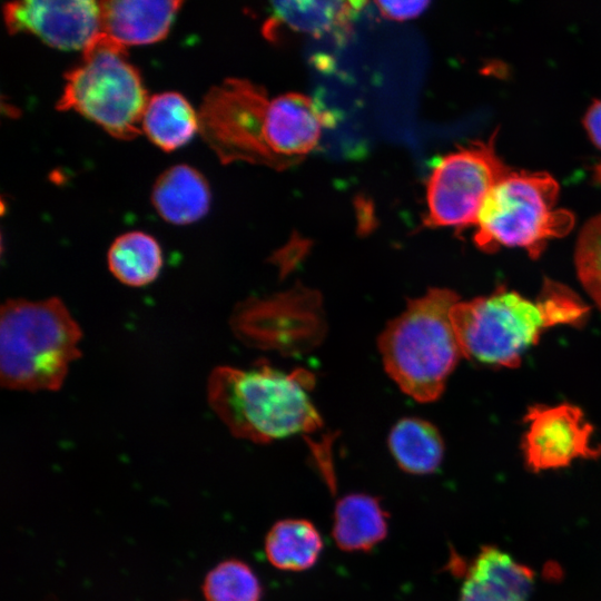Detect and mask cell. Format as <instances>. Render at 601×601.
Returning a JSON list of instances; mask_svg holds the SVG:
<instances>
[{
	"label": "cell",
	"instance_id": "8fae6325",
	"mask_svg": "<svg viewBox=\"0 0 601 601\" xmlns=\"http://www.w3.org/2000/svg\"><path fill=\"white\" fill-rule=\"evenodd\" d=\"M533 583L531 569L484 546L466 568L457 601H528Z\"/></svg>",
	"mask_w": 601,
	"mask_h": 601
},
{
	"label": "cell",
	"instance_id": "ac0fdd59",
	"mask_svg": "<svg viewBox=\"0 0 601 601\" xmlns=\"http://www.w3.org/2000/svg\"><path fill=\"white\" fill-rule=\"evenodd\" d=\"M388 447L397 465L407 473L424 475L442 463L444 443L430 422L407 417L398 421L388 435Z\"/></svg>",
	"mask_w": 601,
	"mask_h": 601
},
{
	"label": "cell",
	"instance_id": "9a60e30c",
	"mask_svg": "<svg viewBox=\"0 0 601 601\" xmlns=\"http://www.w3.org/2000/svg\"><path fill=\"white\" fill-rule=\"evenodd\" d=\"M333 516V539L345 552L371 551L387 535V512L373 495L352 493L341 497Z\"/></svg>",
	"mask_w": 601,
	"mask_h": 601
},
{
	"label": "cell",
	"instance_id": "7c38bea8",
	"mask_svg": "<svg viewBox=\"0 0 601 601\" xmlns=\"http://www.w3.org/2000/svg\"><path fill=\"white\" fill-rule=\"evenodd\" d=\"M181 1H99L100 31L125 47L148 45L164 39Z\"/></svg>",
	"mask_w": 601,
	"mask_h": 601
},
{
	"label": "cell",
	"instance_id": "cb8c5ba5",
	"mask_svg": "<svg viewBox=\"0 0 601 601\" xmlns=\"http://www.w3.org/2000/svg\"><path fill=\"white\" fill-rule=\"evenodd\" d=\"M597 179L601 183V162L595 168Z\"/></svg>",
	"mask_w": 601,
	"mask_h": 601
},
{
	"label": "cell",
	"instance_id": "9c48e42d",
	"mask_svg": "<svg viewBox=\"0 0 601 601\" xmlns=\"http://www.w3.org/2000/svg\"><path fill=\"white\" fill-rule=\"evenodd\" d=\"M525 421L529 430L523 452L526 465L534 472L561 469L577 459L601 454V447L592 443L593 427L577 406H533Z\"/></svg>",
	"mask_w": 601,
	"mask_h": 601
},
{
	"label": "cell",
	"instance_id": "6da1fadb",
	"mask_svg": "<svg viewBox=\"0 0 601 601\" xmlns=\"http://www.w3.org/2000/svg\"><path fill=\"white\" fill-rule=\"evenodd\" d=\"M198 119L203 139L221 162L273 169L300 162L334 122V116L309 96L287 92L269 98L265 88L240 78L213 87Z\"/></svg>",
	"mask_w": 601,
	"mask_h": 601
},
{
	"label": "cell",
	"instance_id": "5b68a950",
	"mask_svg": "<svg viewBox=\"0 0 601 601\" xmlns=\"http://www.w3.org/2000/svg\"><path fill=\"white\" fill-rule=\"evenodd\" d=\"M459 296L432 288L411 300L383 331L378 346L384 367L400 388L418 402L443 393L462 349L452 323Z\"/></svg>",
	"mask_w": 601,
	"mask_h": 601
},
{
	"label": "cell",
	"instance_id": "52a82bcc",
	"mask_svg": "<svg viewBox=\"0 0 601 601\" xmlns=\"http://www.w3.org/2000/svg\"><path fill=\"white\" fill-rule=\"evenodd\" d=\"M65 79L57 109L75 110L117 139L131 140L140 134L149 98L124 45L98 33Z\"/></svg>",
	"mask_w": 601,
	"mask_h": 601
},
{
	"label": "cell",
	"instance_id": "d6986e66",
	"mask_svg": "<svg viewBox=\"0 0 601 601\" xmlns=\"http://www.w3.org/2000/svg\"><path fill=\"white\" fill-rule=\"evenodd\" d=\"M110 273L121 284L142 287L152 283L162 267L158 242L144 231H128L118 236L107 254Z\"/></svg>",
	"mask_w": 601,
	"mask_h": 601
},
{
	"label": "cell",
	"instance_id": "8992f818",
	"mask_svg": "<svg viewBox=\"0 0 601 601\" xmlns=\"http://www.w3.org/2000/svg\"><path fill=\"white\" fill-rule=\"evenodd\" d=\"M560 186L546 171L510 170L489 193L476 221L474 242L485 252L502 246L538 258L551 238L566 235L573 214L558 208Z\"/></svg>",
	"mask_w": 601,
	"mask_h": 601
},
{
	"label": "cell",
	"instance_id": "44dd1931",
	"mask_svg": "<svg viewBox=\"0 0 601 601\" xmlns=\"http://www.w3.org/2000/svg\"><path fill=\"white\" fill-rule=\"evenodd\" d=\"M578 278L601 311V214L582 227L574 252Z\"/></svg>",
	"mask_w": 601,
	"mask_h": 601
},
{
	"label": "cell",
	"instance_id": "2e32d148",
	"mask_svg": "<svg viewBox=\"0 0 601 601\" xmlns=\"http://www.w3.org/2000/svg\"><path fill=\"white\" fill-rule=\"evenodd\" d=\"M141 129L156 146L171 151L199 131L198 111L178 92L157 93L148 99Z\"/></svg>",
	"mask_w": 601,
	"mask_h": 601
},
{
	"label": "cell",
	"instance_id": "e0dca14e",
	"mask_svg": "<svg viewBox=\"0 0 601 601\" xmlns=\"http://www.w3.org/2000/svg\"><path fill=\"white\" fill-rule=\"evenodd\" d=\"M269 563L283 571H305L319 559L323 539L316 526L305 519L277 521L267 532L264 543Z\"/></svg>",
	"mask_w": 601,
	"mask_h": 601
},
{
	"label": "cell",
	"instance_id": "4fadbf2b",
	"mask_svg": "<svg viewBox=\"0 0 601 601\" xmlns=\"http://www.w3.org/2000/svg\"><path fill=\"white\" fill-rule=\"evenodd\" d=\"M364 4L361 1H277L263 31L269 40H275L284 29L341 40L349 33L352 21Z\"/></svg>",
	"mask_w": 601,
	"mask_h": 601
},
{
	"label": "cell",
	"instance_id": "603a6c76",
	"mask_svg": "<svg viewBox=\"0 0 601 601\" xmlns=\"http://www.w3.org/2000/svg\"><path fill=\"white\" fill-rule=\"evenodd\" d=\"M583 125L591 141L601 149V99L594 100L589 106Z\"/></svg>",
	"mask_w": 601,
	"mask_h": 601
},
{
	"label": "cell",
	"instance_id": "5bb4252c",
	"mask_svg": "<svg viewBox=\"0 0 601 601\" xmlns=\"http://www.w3.org/2000/svg\"><path fill=\"white\" fill-rule=\"evenodd\" d=\"M151 201L166 221L186 225L207 214L210 191L198 170L188 165H176L158 177L152 188Z\"/></svg>",
	"mask_w": 601,
	"mask_h": 601
},
{
	"label": "cell",
	"instance_id": "ba28073f",
	"mask_svg": "<svg viewBox=\"0 0 601 601\" xmlns=\"http://www.w3.org/2000/svg\"><path fill=\"white\" fill-rule=\"evenodd\" d=\"M510 170L495 151L494 136L441 157L426 184L425 225H476L484 199Z\"/></svg>",
	"mask_w": 601,
	"mask_h": 601
},
{
	"label": "cell",
	"instance_id": "3957f363",
	"mask_svg": "<svg viewBox=\"0 0 601 601\" xmlns=\"http://www.w3.org/2000/svg\"><path fill=\"white\" fill-rule=\"evenodd\" d=\"M313 383L312 374L304 370L285 373L268 365L249 370L217 366L207 381V400L234 436L268 443L322 426L309 397Z\"/></svg>",
	"mask_w": 601,
	"mask_h": 601
},
{
	"label": "cell",
	"instance_id": "7a4b0ae2",
	"mask_svg": "<svg viewBox=\"0 0 601 601\" xmlns=\"http://www.w3.org/2000/svg\"><path fill=\"white\" fill-rule=\"evenodd\" d=\"M588 314L589 307L570 288L545 279L535 300L504 287L459 300L452 323L463 356L485 365L516 367L545 329L580 326Z\"/></svg>",
	"mask_w": 601,
	"mask_h": 601
},
{
	"label": "cell",
	"instance_id": "30bf717a",
	"mask_svg": "<svg viewBox=\"0 0 601 601\" xmlns=\"http://www.w3.org/2000/svg\"><path fill=\"white\" fill-rule=\"evenodd\" d=\"M8 31L30 32L63 50H83L100 33V7L92 0H26L3 4Z\"/></svg>",
	"mask_w": 601,
	"mask_h": 601
},
{
	"label": "cell",
	"instance_id": "7402d4cb",
	"mask_svg": "<svg viewBox=\"0 0 601 601\" xmlns=\"http://www.w3.org/2000/svg\"><path fill=\"white\" fill-rule=\"evenodd\" d=\"M384 18L406 20L418 17L428 6L427 1H376Z\"/></svg>",
	"mask_w": 601,
	"mask_h": 601
},
{
	"label": "cell",
	"instance_id": "ffe728a7",
	"mask_svg": "<svg viewBox=\"0 0 601 601\" xmlns=\"http://www.w3.org/2000/svg\"><path fill=\"white\" fill-rule=\"evenodd\" d=\"M205 601H260L263 588L253 569L244 561L219 562L205 577Z\"/></svg>",
	"mask_w": 601,
	"mask_h": 601
},
{
	"label": "cell",
	"instance_id": "277c9868",
	"mask_svg": "<svg viewBox=\"0 0 601 601\" xmlns=\"http://www.w3.org/2000/svg\"><path fill=\"white\" fill-rule=\"evenodd\" d=\"M82 331L58 297L10 298L0 311V382L8 390L58 391L81 356Z\"/></svg>",
	"mask_w": 601,
	"mask_h": 601
}]
</instances>
